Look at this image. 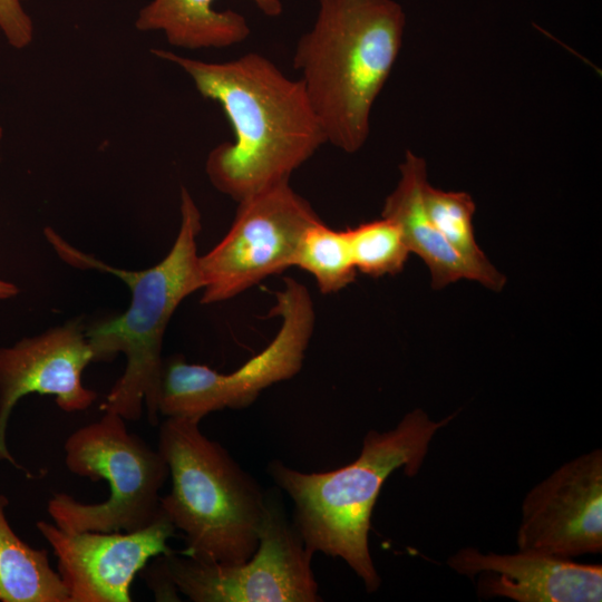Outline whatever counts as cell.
Here are the masks:
<instances>
[{
    "label": "cell",
    "instance_id": "1",
    "mask_svg": "<svg viewBox=\"0 0 602 602\" xmlns=\"http://www.w3.org/2000/svg\"><path fill=\"white\" fill-rule=\"evenodd\" d=\"M178 66L198 93L220 104L234 134L207 155L212 185L236 203L270 186L289 182L327 138L301 80L285 76L266 57L250 52L225 62H208L153 48Z\"/></svg>",
    "mask_w": 602,
    "mask_h": 602
},
{
    "label": "cell",
    "instance_id": "2",
    "mask_svg": "<svg viewBox=\"0 0 602 602\" xmlns=\"http://www.w3.org/2000/svg\"><path fill=\"white\" fill-rule=\"evenodd\" d=\"M181 224L168 253L145 270L111 266L69 244L54 229L43 234L67 264L111 273L130 291L129 307L120 314L85 328L94 362H109L118 353L126 357L120 378L109 390L100 409L125 420H139L145 405L148 421L157 424L158 394L164 359L162 346L167 324L188 295L203 289L197 253L202 215L185 186L181 187Z\"/></svg>",
    "mask_w": 602,
    "mask_h": 602
},
{
    "label": "cell",
    "instance_id": "3",
    "mask_svg": "<svg viewBox=\"0 0 602 602\" xmlns=\"http://www.w3.org/2000/svg\"><path fill=\"white\" fill-rule=\"evenodd\" d=\"M455 417L454 412L435 421L423 409H414L392 429L369 430L358 458L329 472L304 473L271 462L268 473L292 499V522L308 551L341 559L366 590L375 592L381 579L368 537L381 487L399 468L407 476L417 475L435 434Z\"/></svg>",
    "mask_w": 602,
    "mask_h": 602
},
{
    "label": "cell",
    "instance_id": "4",
    "mask_svg": "<svg viewBox=\"0 0 602 602\" xmlns=\"http://www.w3.org/2000/svg\"><path fill=\"white\" fill-rule=\"evenodd\" d=\"M406 16L395 0H319L293 64L327 143L356 153L402 45Z\"/></svg>",
    "mask_w": 602,
    "mask_h": 602
},
{
    "label": "cell",
    "instance_id": "5",
    "mask_svg": "<svg viewBox=\"0 0 602 602\" xmlns=\"http://www.w3.org/2000/svg\"><path fill=\"white\" fill-rule=\"evenodd\" d=\"M200 421L166 417L158 450L172 480L161 506L185 535L182 554L216 563L249 560L259 545L266 492Z\"/></svg>",
    "mask_w": 602,
    "mask_h": 602
},
{
    "label": "cell",
    "instance_id": "6",
    "mask_svg": "<svg viewBox=\"0 0 602 602\" xmlns=\"http://www.w3.org/2000/svg\"><path fill=\"white\" fill-rule=\"evenodd\" d=\"M65 463L75 475L107 480L109 496L81 503L57 493L48 514L67 532H130L149 525L161 513L159 492L169 475L158 449L127 430L125 419L104 411L95 423L75 430L64 446Z\"/></svg>",
    "mask_w": 602,
    "mask_h": 602
},
{
    "label": "cell",
    "instance_id": "7",
    "mask_svg": "<svg viewBox=\"0 0 602 602\" xmlns=\"http://www.w3.org/2000/svg\"><path fill=\"white\" fill-rule=\"evenodd\" d=\"M312 556L279 495L270 489L259 545L249 560L227 564L171 552L148 571L156 594L168 588L194 602H318L322 599Z\"/></svg>",
    "mask_w": 602,
    "mask_h": 602
},
{
    "label": "cell",
    "instance_id": "8",
    "mask_svg": "<svg viewBox=\"0 0 602 602\" xmlns=\"http://www.w3.org/2000/svg\"><path fill=\"white\" fill-rule=\"evenodd\" d=\"M270 314L280 318L276 334L234 371L222 373L181 356L164 360L158 412L201 421L217 410L246 408L265 388L294 377L302 368L315 319L305 285L284 278Z\"/></svg>",
    "mask_w": 602,
    "mask_h": 602
},
{
    "label": "cell",
    "instance_id": "9",
    "mask_svg": "<svg viewBox=\"0 0 602 602\" xmlns=\"http://www.w3.org/2000/svg\"><path fill=\"white\" fill-rule=\"evenodd\" d=\"M237 204L227 233L200 256L202 304L233 299L292 266L303 232L321 221L289 182L262 190Z\"/></svg>",
    "mask_w": 602,
    "mask_h": 602
},
{
    "label": "cell",
    "instance_id": "10",
    "mask_svg": "<svg viewBox=\"0 0 602 602\" xmlns=\"http://www.w3.org/2000/svg\"><path fill=\"white\" fill-rule=\"evenodd\" d=\"M520 551L572 559L602 552V452L561 465L522 504Z\"/></svg>",
    "mask_w": 602,
    "mask_h": 602
},
{
    "label": "cell",
    "instance_id": "11",
    "mask_svg": "<svg viewBox=\"0 0 602 602\" xmlns=\"http://www.w3.org/2000/svg\"><path fill=\"white\" fill-rule=\"evenodd\" d=\"M38 531L58 560L69 602H129L135 575L149 559L168 554L175 526L162 509L146 527L124 532H67L40 521Z\"/></svg>",
    "mask_w": 602,
    "mask_h": 602
},
{
    "label": "cell",
    "instance_id": "12",
    "mask_svg": "<svg viewBox=\"0 0 602 602\" xmlns=\"http://www.w3.org/2000/svg\"><path fill=\"white\" fill-rule=\"evenodd\" d=\"M93 351L80 319L0 348V460L16 467L7 447V426L16 404L29 394L51 395L67 412L86 410L97 394L82 385L81 375Z\"/></svg>",
    "mask_w": 602,
    "mask_h": 602
},
{
    "label": "cell",
    "instance_id": "13",
    "mask_svg": "<svg viewBox=\"0 0 602 602\" xmlns=\"http://www.w3.org/2000/svg\"><path fill=\"white\" fill-rule=\"evenodd\" d=\"M447 564L459 574L480 575L478 591L485 598H507L516 602H600L602 566L580 564L570 559L520 551L482 553L464 547Z\"/></svg>",
    "mask_w": 602,
    "mask_h": 602
},
{
    "label": "cell",
    "instance_id": "14",
    "mask_svg": "<svg viewBox=\"0 0 602 602\" xmlns=\"http://www.w3.org/2000/svg\"><path fill=\"white\" fill-rule=\"evenodd\" d=\"M399 172V181L387 196L381 216L399 225L409 251L428 266L433 288L441 289L462 279L478 281L476 271L448 244L426 213L423 198L428 181L425 159L407 151Z\"/></svg>",
    "mask_w": 602,
    "mask_h": 602
},
{
    "label": "cell",
    "instance_id": "15",
    "mask_svg": "<svg viewBox=\"0 0 602 602\" xmlns=\"http://www.w3.org/2000/svg\"><path fill=\"white\" fill-rule=\"evenodd\" d=\"M215 0H152L137 14L138 31H158L171 46L191 50L220 49L244 41L246 19L236 11L214 9ZM266 16L282 12L280 0H252Z\"/></svg>",
    "mask_w": 602,
    "mask_h": 602
},
{
    "label": "cell",
    "instance_id": "16",
    "mask_svg": "<svg viewBox=\"0 0 602 602\" xmlns=\"http://www.w3.org/2000/svg\"><path fill=\"white\" fill-rule=\"evenodd\" d=\"M7 505V497L0 494V601L69 602L48 551L33 548L17 536L6 517Z\"/></svg>",
    "mask_w": 602,
    "mask_h": 602
},
{
    "label": "cell",
    "instance_id": "17",
    "mask_svg": "<svg viewBox=\"0 0 602 602\" xmlns=\"http://www.w3.org/2000/svg\"><path fill=\"white\" fill-rule=\"evenodd\" d=\"M423 198L426 213L448 244L476 271L478 282L498 292L505 276L488 261L476 242L475 203L466 192L436 188L427 181Z\"/></svg>",
    "mask_w": 602,
    "mask_h": 602
},
{
    "label": "cell",
    "instance_id": "18",
    "mask_svg": "<svg viewBox=\"0 0 602 602\" xmlns=\"http://www.w3.org/2000/svg\"><path fill=\"white\" fill-rule=\"evenodd\" d=\"M292 266L309 272L322 294L339 292L357 275L346 230L336 231L322 221L303 232Z\"/></svg>",
    "mask_w": 602,
    "mask_h": 602
},
{
    "label": "cell",
    "instance_id": "19",
    "mask_svg": "<svg viewBox=\"0 0 602 602\" xmlns=\"http://www.w3.org/2000/svg\"><path fill=\"white\" fill-rule=\"evenodd\" d=\"M357 271L372 278L401 272L410 253L399 225L381 216L346 230Z\"/></svg>",
    "mask_w": 602,
    "mask_h": 602
},
{
    "label": "cell",
    "instance_id": "20",
    "mask_svg": "<svg viewBox=\"0 0 602 602\" xmlns=\"http://www.w3.org/2000/svg\"><path fill=\"white\" fill-rule=\"evenodd\" d=\"M0 30L14 49H25L32 42L33 22L22 0H0Z\"/></svg>",
    "mask_w": 602,
    "mask_h": 602
},
{
    "label": "cell",
    "instance_id": "21",
    "mask_svg": "<svg viewBox=\"0 0 602 602\" xmlns=\"http://www.w3.org/2000/svg\"><path fill=\"white\" fill-rule=\"evenodd\" d=\"M19 289L16 284L0 279V300H7L16 297Z\"/></svg>",
    "mask_w": 602,
    "mask_h": 602
},
{
    "label": "cell",
    "instance_id": "22",
    "mask_svg": "<svg viewBox=\"0 0 602 602\" xmlns=\"http://www.w3.org/2000/svg\"><path fill=\"white\" fill-rule=\"evenodd\" d=\"M2 138H3V128L0 124V161H1V142H2Z\"/></svg>",
    "mask_w": 602,
    "mask_h": 602
}]
</instances>
